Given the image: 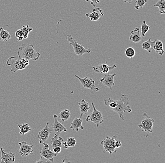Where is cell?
<instances>
[{
	"mask_svg": "<svg viewBox=\"0 0 165 163\" xmlns=\"http://www.w3.org/2000/svg\"><path fill=\"white\" fill-rule=\"evenodd\" d=\"M78 104L79 106L80 111V118H81L83 115L87 114L88 112L91 109L89 103L86 102L84 99L82 100L80 102L78 103Z\"/></svg>",
	"mask_w": 165,
	"mask_h": 163,
	"instance_id": "d6986e66",
	"label": "cell"
},
{
	"mask_svg": "<svg viewBox=\"0 0 165 163\" xmlns=\"http://www.w3.org/2000/svg\"><path fill=\"white\" fill-rule=\"evenodd\" d=\"M1 161L0 163H14L15 161V154L10 151L7 153L4 151L3 147L1 148Z\"/></svg>",
	"mask_w": 165,
	"mask_h": 163,
	"instance_id": "2e32d148",
	"label": "cell"
},
{
	"mask_svg": "<svg viewBox=\"0 0 165 163\" xmlns=\"http://www.w3.org/2000/svg\"><path fill=\"white\" fill-rule=\"evenodd\" d=\"M63 138L60 137L57 135H54L51 141V145L52 147H62V142H63Z\"/></svg>",
	"mask_w": 165,
	"mask_h": 163,
	"instance_id": "603a6c76",
	"label": "cell"
},
{
	"mask_svg": "<svg viewBox=\"0 0 165 163\" xmlns=\"http://www.w3.org/2000/svg\"><path fill=\"white\" fill-rule=\"evenodd\" d=\"M150 28L151 27L146 24V21H143L141 27V35L143 37L146 36V33L149 30Z\"/></svg>",
	"mask_w": 165,
	"mask_h": 163,
	"instance_id": "f1b7e54d",
	"label": "cell"
},
{
	"mask_svg": "<svg viewBox=\"0 0 165 163\" xmlns=\"http://www.w3.org/2000/svg\"><path fill=\"white\" fill-rule=\"evenodd\" d=\"M62 147H55L53 148V152L55 153L56 154H59L61 152V151H62Z\"/></svg>",
	"mask_w": 165,
	"mask_h": 163,
	"instance_id": "836d02e7",
	"label": "cell"
},
{
	"mask_svg": "<svg viewBox=\"0 0 165 163\" xmlns=\"http://www.w3.org/2000/svg\"><path fill=\"white\" fill-rule=\"evenodd\" d=\"M17 54L19 59L25 58L28 60H38L40 56V53L36 51L32 44H29L25 47H20Z\"/></svg>",
	"mask_w": 165,
	"mask_h": 163,
	"instance_id": "6da1fadb",
	"label": "cell"
},
{
	"mask_svg": "<svg viewBox=\"0 0 165 163\" xmlns=\"http://www.w3.org/2000/svg\"><path fill=\"white\" fill-rule=\"evenodd\" d=\"M7 65L12 66L10 72L15 73L19 70H24L29 65V60L25 58L17 60L15 56L8 58L7 61Z\"/></svg>",
	"mask_w": 165,
	"mask_h": 163,
	"instance_id": "3957f363",
	"label": "cell"
},
{
	"mask_svg": "<svg viewBox=\"0 0 165 163\" xmlns=\"http://www.w3.org/2000/svg\"><path fill=\"white\" fill-rule=\"evenodd\" d=\"M18 126L20 129L19 134L21 135H25L32 130L28 124H19Z\"/></svg>",
	"mask_w": 165,
	"mask_h": 163,
	"instance_id": "d4e9b609",
	"label": "cell"
},
{
	"mask_svg": "<svg viewBox=\"0 0 165 163\" xmlns=\"http://www.w3.org/2000/svg\"><path fill=\"white\" fill-rule=\"evenodd\" d=\"M132 1L133 0H123V1L124 2H128L129 3V5L131 4L132 3Z\"/></svg>",
	"mask_w": 165,
	"mask_h": 163,
	"instance_id": "d590c367",
	"label": "cell"
},
{
	"mask_svg": "<svg viewBox=\"0 0 165 163\" xmlns=\"http://www.w3.org/2000/svg\"><path fill=\"white\" fill-rule=\"evenodd\" d=\"M130 33L131 35L129 37L130 41L134 43H138L141 41V35L139 28L135 27L134 30L130 32Z\"/></svg>",
	"mask_w": 165,
	"mask_h": 163,
	"instance_id": "ac0fdd59",
	"label": "cell"
},
{
	"mask_svg": "<svg viewBox=\"0 0 165 163\" xmlns=\"http://www.w3.org/2000/svg\"><path fill=\"white\" fill-rule=\"evenodd\" d=\"M157 39H155L153 41L151 40V38L149 39L147 41L143 42L142 44V48L144 50L147 51L149 53H151L152 49H153V46L154 44L155 41Z\"/></svg>",
	"mask_w": 165,
	"mask_h": 163,
	"instance_id": "7402d4cb",
	"label": "cell"
},
{
	"mask_svg": "<svg viewBox=\"0 0 165 163\" xmlns=\"http://www.w3.org/2000/svg\"><path fill=\"white\" fill-rule=\"evenodd\" d=\"M85 1L87 2L91 1V5L94 8H95L96 5L99 2V0H85Z\"/></svg>",
	"mask_w": 165,
	"mask_h": 163,
	"instance_id": "d6a6232c",
	"label": "cell"
},
{
	"mask_svg": "<svg viewBox=\"0 0 165 163\" xmlns=\"http://www.w3.org/2000/svg\"><path fill=\"white\" fill-rule=\"evenodd\" d=\"M70 112L68 109H65L62 110L60 112L59 114V118L61 122L69 120L70 117Z\"/></svg>",
	"mask_w": 165,
	"mask_h": 163,
	"instance_id": "484cf974",
	"label": "cell"
},
{
	"mask_svg": "<svg viewBox=\"0 0 165 163\" xmlns=\"http://www.w3.org/2000/svg\"><path fill=\"white\" fill-rule=\"evenodd\" d=\"M19 145L20 147L19 152L20 153L22 157H26L31 154H33V151L32 150L33 145H29L25 141L19 142Z\"/></svg>",
	"mask_w": 165,
	"mask_h": 163,
	"instance_id": "4fadbf2b",
	"label": "cell"
},
{
	"mask_svg": "<svg viewBox=\"0 0 165 163\" xmlns=\"http://www.w3.org/2000/svg\"><path fill=\"white\" fill-rule=\"evenodd\" d=\"M43 144L44 145V147L40 151V155L46 159L50 160L52 162H54V158L57 156V154L52 151L50 150L49 146L48 144L44 142Z\"/></svg>",
	"mask_w": 165,
	"mask_h": 163,
	"instance_id": "30bf717a",
	"label": "cell"
},
{
	"mask_svg": "<svg viewBox=\"0 0 165 163\" xmlns=\"http://www.w3.org/2000/svg\"><path fill=\"white\" fill-rule=\"evenodd\" d=\"M117 105L112 110L116 112L118 114L119 117L122 121H124V113L127 112L130 113L132 112V109L129 105V99L127 97V95L124 94L122 95L120 99L116 100Z\"/></svg>",
	"mask_w": 165,
	"mask_h": 163,
	"instance_id": "7a4b0ae2",
	"label": "cell"
},
{
	"mask_svg": "<svg viewBox=\"0 0 165 163\" xmlns=\"http://www.w3.org/2000/svg\"><path fill=\"white\" fill-rule=\"evenodd\" d=\"M147 2V0H136L135 2L136 5L135 6V8L137 10L143 8Z\"/></svg>",
	"mask_w": 165,
	"mask_h": 163,
	"instance_id": "4dcf8cb0",
	"label": "cell"
},
{
	"mask_svg": "<svg viewBox=\"0 0 165 163\" xmlns=\"http://www.w3.org/2000/svg\"><path fill=\"white\" fill-rule=\"evenodd\" d=\"M116 76V73L109 74L107 73L105 74L103 78L100 79V82L102 83L105 87H108L111 90H112L113 86L115 84L113 80H114V77Z\"/></svg>",
	"mask_w": 165,
	"mask_h": 163,
	"instance_id": "7c38bea8",
	"label": "cell"
},
{
	"mask_svg": "<svg viewBox=\"0 0 165 163\" xmlns=\"http://www.w3.org/2000/svg\"><path fill=\"white\" fill-rule=\"evenodd\" d=\"M125 55L128 58H132L135 56V50L134 49V48H132V47H129V48H127L125 50Z\"/></svg>",
	"mask_w": 165,
	"mask_h": 163,
	"instance_id": "f546056e",
	"label": "cell"
},
{
	"mask_svg": "<svg viewBox=\"0 0 165 163\" xmlns=\"http://www.w3.org/2000/svg\"><path fill=\"white\" fill-rule=\"evenodd\" d=\"M122 143L121 141H116V148H119L122 146Z\"/></svg>",
	"mask_w": 165,
	"mask_h": 163,
	"instance_id": "e575fe53",
	"label": "cell"
},
{
	"mask_svg": "<svg viewBox=\"0 0 165 163\" xmlns=\"http://www.w3.org/2000/svg\"><path fill=\"white\" fill-rule=\"evenodd\" d=\"M153 6L159 8V13L160 14L165 13V0H159L157 3L153 4Z\"/></svg>",
	"mask_w": 165,
	"mask_h": 163,
	"instance_id": "4316f807",
	"label": "cell"
},
{
	"mask_svg": "<svg viewBox=\"0 0 165 163\" xmlns=\"http://www.w3.org/2000/svg\"><path fill=\"white\" fill-rule=\"evenodd\" d=\"M93 107V110L91 114L87 116L86 121V122L91 121L96 124V127H98L100 124L104 121L103 116L101 112L96 109L95 105L93 102H92Z\"/></svg>",
	"mask_w": 165,
	"mask_h": 163,
	"instance_id": "52a82bcc",
	"label": "cell"
},
{
	"mask_svg": "<svg viewBox=\"0 0 165 163\" xmlns=\"http://www.w3.org/2000/svg\"><path fill=\"white\" fill-rule=\"evenodd\" d=\"M117 136L113 135L112 137L106 136L104 139L100 142V144L103 146L104 150L103 152H109L110 155L113 153L116 152V139Z\"/></svg>",
	"mask_w": 165,
	"mask_h": 163,
	"instance_id": "277c9868",
	"label": "cell"
},
{
	"mask_svg": "<svg viewBox=\"0 0 165 163\" xmlns=\"http://www.w3.org/2000/svg\"><path fill=\"white\" fill-rule=\"evenodd\" d=\"M54 124L52 127L53 128L55 135L59 136L62 132H67V128L61 123L58 121V116L54 115Z\"/></svg>",
	"mask_w": 165,
	"mask_h": 163,
	"instance_id": "8fae6325",
	"label": "cell"
},
{
	"mask_svg": "<svg viewBox=\"0 0 165 163\" xmlns=\"http://www.w3.org/2000/svg\"><path fill=\"white\" fill-rule=\"evenodd\" d=\"M32 30V28H29V25H24L22 29L18 30L15 32V36L17 37L18 41H21L23 39L27 38L29 32Z\"/></svg>",
	"mask_w": 165,
	"mask_h": 163,
	"instance_id": "e0dca14e",
	"label": "cell"
},
{
	"mask_svg": "<svg viewBox=\"0 0 165 163\" xmlns=\"http://www.w3.org/2000/svg\"><path fill=\"white\" fill-rule=\"evenodd\" d=\"M82 120L81 118L76 117L73 121L71 122L70 126V129L75 130L76 132H78L79 129L83 130L84 127L82 126Z\"/></svg>",
	"mask_w": 165,
	"mask_h": 163,
	"instance_id": "ffe728a7",
	"label": "cell"
},
{
	"mask_svg": "<svg viewBox=\"0 0 165 163\" xmlns=\"http://www.w3.org/2000/svg\"><path fill=\"white\" fill-rule=\"evenodd\" d=\"M143 116L144 117V119L142 121L140 124H138V127L142 131L146 133V137H147L150 133L153 132L154 120L149 116L146 112L143 113Z\"/></svg>",
	"mask_w": 165,
	"mask_h": 163,
	"instance_id": "5b68a950",
	"label": "cell"
},
{
	"mask_svg": "<svg viewBox=\"0 0 165 163\" xmlns=\"http://www.w3.org/2000/svg\"><path fill=\"white\" fill-rule=\"evenodd\" d=\"M104 12L100 8H95L93 9L92 13L86 14L85 16L89 18L91 21H98L99 18L104 16Z\"/></svg>",
	"mask_w": 165,
	"mask_h": 163,
	"instance_id": "5bb4252c",
	"label": "cell"
},
{
	"mask_svg": "<svg viewBox=\"0 0 165 163\" xmlns=\"http://www.w3.org/2000/svg\"><path fill=\"white\" fill-rule=\"evenodd\" d=\"M153 49L160 55H163L164 53L163 43L160 40L156 39L154 44L153 46Z\"/></svg>",
	"mask_w": 165,
	"mask_h": 163,
	"instance_id": "44dd1931",
	"label": "cell"
},
{
	"mask_svg": "<svg viewBox=\"0 0 165 163\" xmlns=\"http://www.w3.org/2000/svg\"><path fill=\"white\" fill-rule=\"evenodd\" d=\"M66 39L68 42L73 48L74 51L76 55L82 56L85 53H90L92 51L91 49H86L84 48V46L75 40L71 35L66 36Z\"/></svg>",
	"mask_w": 165,
	"mask_h": 163,
	"instance_id": "8992f818",
	"label": "cell"
},
{
	"mask_svg": "<svg viewBox=\"0 0 165 163\" xmlns=\"http://www.w3.org/2000/svg\"><path fill=\"white\" fill-rule=\"evenodd\" d=\"M116 68V66L115 63H113L112 66H107V62H106L105 63H103L99 66L93 67L92 69H93V71L95 72V73L106 74Z\"/></svg>",
	"mask_w": 165,
	"mask_h": 163,
	"instance_id": "9a60e30c",
	"label": "cell"
},
{
	"mask_svg": "<svg viewBox=\"0 0 165 163\" xmlns=\"http://www.w3.org/2000/svg\"><path fill=\"white\" fill-rule=\"evenodd\" d=\"M75 76L79 79L82 86L85 88L89 89L92 91L98 92L99 90V88L95 85V81L93 80L92 78L88 77L82 78L76 75H75Z\"/></svg>",
	"mask_w": 165,
	"mask_h": 163,
	"instance_id": "ba28073f",
	"label": "cell"
},
{
	"mask_svg": "<svg viewBox=\"0 0 165 163\" xmlns=\"http://www.w3.org/2000/svg\"><path fill=\"white\" fill-rule=\"evenodd\" d=\"M49 122H48L43 129L39 132L38 138L39 139V144H43L49 139V136L51 134L54 133L53 128L52 127H49Z\"/></svg>",
	"mask_w": 165,
	"mask_h": 163,
	"instance_id": "9c48e42d",
	"label": "cell"
},
{
	"mask_svg": "<svg viewBox=\"0 0 165 163\" xmlns=\"http://www.w3.org/2000/svg\"><path fill=\"white\" fill-rule=\"evenodd\" d=\"M76 144V140L74 137H69L66 142H64L63 144L65 149H67L70 147H74Z\"/></svg>",
	"mask_w": 165,
	"mask_h": 163,
	"instance_id": "83f0119b",
	"label": "cell"
},
{
	"mask_svg": "<svg viewBox=\"0 0 165 163\" xmlns=\"http://www.w3.org/2000/svg\"><path fill=\"white\" fill-rule=\"evenodd\" d=\"M11 36L8 31L4 30L3 27L0 28V41H3V43L9 40Z\"/></svg>",
	"mask_w": 165,
	"mask_h": 163,
	"instance_id": "cb8c5ba5",
	"label": "cell"
},
{
	"mask_svg": "<svg viewBox=\"0 0 165 163\" xmlns=\"http://www.w3.org/2000/svg\"><path fill=\"white\" fill-rule=\"evenodd\" d=\"M36 163H53L50 160L46 159L45 158L41 156L40 159H39L37 161H36Z\"/></svg>",
	"mask_w": 165,
	"mask_h": 163,
	"instance_id": "1f68e13d",
	"label": "cell"
}]
</instances>
